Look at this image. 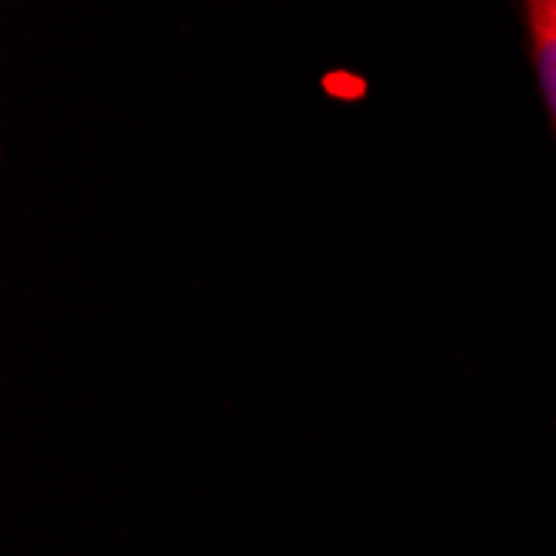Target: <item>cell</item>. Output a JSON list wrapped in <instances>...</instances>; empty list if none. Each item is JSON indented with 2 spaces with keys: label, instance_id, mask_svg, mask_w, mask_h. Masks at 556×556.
<instances>
[{
  "label": "cell",
  "instance_id": "1",
  "mask_svg": "<svg viewBox=\"0 0 556 556\" xmlns=\"http://www.w3.org/2000/svg\"><path fill=\"white\" fill-rule=\"evenodd\" d=\"M527 30V54L533 61L536 87L543 108L549 114V127L556 134V0H530L520 8Z\"/></svg>",
  "mask_w": 556,
  "mask_h": 556
}]
</instances>
